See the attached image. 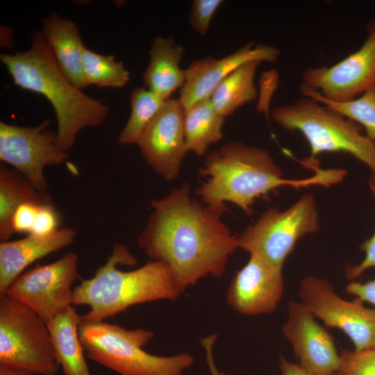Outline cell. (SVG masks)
<instances>
[{
	"label": "cell",
	"instance_id": "obj_12",
	"mask_svg": "<svg viewBox=\"0 0 375 375\" xmlns=\"http://www.w3.org/2000/svg\"><path fill=\"white\" fill-rule=\"evenodd\" d=\"M355 52L331 67H310L301 74V84L327 100L345 102L375 88V22Z\"/></svg>",
	"mask_w": 375,
	"mask_h": 375
},
{
	"label": "cell",
	"instance_id": "obj_3",
	"mask_svg": "<svg viewBox=\"0 0 375 375\" xmlns=\"http://www.w3.org/2000/svg\"><path fill=\"white\" fill-rule=\"evenodd\" d=\"M13 83L43 95L52 105L57 120V140L67 151L85 127H96L106 119L109 107L77 88L58 65L42 30L31 35V47L14 54H1Z\"/></svg>",
	"mask_w": 375,
	"mask_h": 375
},
{
	"label": "cell",
	"instance_id": "obj_18",
	"mask_svg": "<svg viewBox=\"0 0 375 375\" xmlns=\"http://www.w3.org/2000/svg\"><path fill=\"white\" fill-rule=\"evenodd\" d=\"M42 22V31L61 70L77 88H86L82 66L85 47L78 26L55 12Z\"/></svg>",
	"mask_w": 375,
	"mask_h": 375
},
{
	"label": "cell",
	"instance_id": "obj_9",
	"mask_svg": "<svg viewBox=\"0 0 375 375\" xmlns=\"http://www.w3.org/2000/svg\"><path fill=\"white\" fill-rule=\"evenodd\" d=\"M78 260V255L69 251L53 262L38 264L20 274L6 294L30 308L48 323L72 306V285L81 279Z\"/></svg>",
	"mask_w": 375,
	"mask_h": 375
},
{
	"label": "cell",
	"instance_id": "obj_6",
	"mask_svg": "<svg viewBox=\"0 0 375 375\" xmlns=\"http://www.w3.org/2000/svg\"><path fill=\"white\" fill-rule=\"evenodd\" d=\"M271 116L283 128L303 135L311 159L324 152H346L367 165L375 178V142L356 122L306 97L274 107Z\"/></svg>",
	"mask_w": 375,
	"mask_h": 375
},
{
	"label": "cell",
	"instance_id": "obj_30",
	"mask_svg": "<svg viewBox=\"0 0 375 375\" xmlns=\"http://www.w3.org/2000/svg\"><path fill=\"white\" fill-rule=\"evenodd\" d=\"M58 215L53 205L40 206L30 234L47 235L57 231Z\"/></svg>",
	"mask_w": 375,
	"mask_h": 375
},
{
	"label": "cell",
	"instance_id": "obj_10",
	"mask_svg": "<svg viewBox=\"0 0 375 375\" xmlns=\"http://www.w3.org/2000/svg\"><path fill=\"white\" fill-rule=\"evenodd\" d=\"M299 295L315 318L344 332L355 351L375 349V308H367L356 299L345 300L328 280L312 276L301 280Z\"/></svg>",
	"mask_w": 375,
	"mask_h": 375
},
{
	"label": "cell",
	"instance_id": "obj_25",
	"mask_svg": "<svg viewBox=\"0 0 375 375\" xmlns=\"http://www.w3.org/2000/svg\"><path fill=\"white\" fill-rule=\"evenodd\" d=\"M299 88L303 97L312 98L362 126L366 131V135L375 142V88L358 98L345 102L327 100L303 84H300Z\"/></svg>",
	"mask_w": 375,
	"mask_h": 375
},
{
	"label": "cell",
	"instance_id": "obj_8",
	"mask_svg": "<svg viewBox=\"0 0 375 375\" xmlns=\"http://www.w3.org/2000/svg\"><path fill=\"white\" fill-rule=\"evenodd\" d=\"M319 229V215L312 194H306L288 209L269 208L237 235L238 248L283 269L297 242Z\"/></svg>",
	"mask_w": 375,
	"mask_h": 375
},
{
	"label": "cell",
	"instance_id": "obj_17",
	"mask_svg": "<svg viewBox=\"0 0 375 375\" xmlns=\"http://www.w3.org/2000/svg\"><path fill=\"white\" fill-rule=\"evenodd\" d=\"M76 231L70 227L47 235L28 234L26 238L0 243V296L5 295L13 281L29 265L70 245Z\"/></svg>",
	"mask_w": 375,
	"mask_h": 375
},
{
	"label": "cell",
	"instance_id": "obj_21",
	"mask_svg": "<svg viewBox=\"0 0 375 375\" xmlns=\"http://www.w3.org/2000/svg\"><path fill=\"white\" fill-rule=\"evenodd\" d=\"M26 203L53 205L47 192L35 189L17 170L0 165V240L6 242L15 233L12 217L16 210Z\"/></svg>",
	"mask_w": 375,
	"mask_h": 375
},
{
	"label": "cell",
	"instance_id": "obj_27",
	"mask_svg": "<svg viewBox=\"0 0 375 375\" xmlns=\"http://www.w3.org/2000/svg\"><path fill=\"white\" fill-rule=\"evenodd\" d=\"M340 375H375V349L362 351L342 350Z\"/></svg>",
	"mask_w": 375,
	"mask_h": 375
},
{
	"label": "cell",
	"instance_id": "obj_31",
	"mask_svg": "<svg viewBox=\"0 0 375 375\" xmlns=\"http://www.w3.org/2000/svg\"><path fill=\"white\" fill-rule=\"evenodd\" d=\"M40 206L42 205L26 203L16 210L12 217V228L15 233H31Z\"/></svg>",
	"mask_w": 375,
	"mask_h": 375
},
{
	"label": "cell",
	"instance_id": "obj_32",
	"mask_svg": "<svg viewBox=\"0 0 375 375\" xmlns=\"http://www.w3.org/2000/svg\"><path fill=\"white\" fill-rule=\"evenodd\" d=\"M345 291L362 303H369L375 308V278L365 283L352 281L346 285Z\"/></svg>",
	"mask_w": 375,
	"mask_h": 375
},
{
	"label": "cell",
	"instance_id": "obj_7",
	"mask_svg": "<svg viewBox=\"0 0 375 375\" xmlns=\"http://www.w3.org/2000/svg\"><path fill=\"white\" fill-rule=\"evenodd\" d=\"M0 365L37 375H57L60 368L47 322L6 294L0 296Z\"/></svg>",
	"mask_w": 375,
	"mask_h": 375
},
{
	"label": "cell",
	"instance_id": "obj_4",
	"mask_svg": "<svg viewBox=\"0 0 375 375\" xmlns=\"http://www.w3.org/2000/svg\"><path fill=\"white\" fill-rule=\"evenodd\" d=\"M137 260L126 246L115 244L112 253L89 279L74 288L72 306L85 305L89 311L83 318L103 321L129 307L158 300H176L178 290L169 267L151 260L131 271L117 269V265H134Z\"/></svg>",
	"mask_w": 375,
	"mask_h": 375
},
{
	"label": "cell",
	"instance_id": "obj_13",
	"mask_svg": "<svg viewBox=\"0 0 375 375\" xmlns=\"http://www.w3.org/2000/svg\"><path fill=\"white\" fill-rule=\"evenodd\" d=\"M183 123L181 101L169 99L147 125L138 143L147 162L168 182L178 177L188 152Z\"/></svg>",
	"mask_w": 375,
	"mask_h": 375
},
{
	"label": "cell",
	"instance_id": "obj_19",
	"mask_svg": "<svg viewBox=\"0 0 375 375\" xmlns=\"http://www.w3.org/2000/svg\"><path fill=\"white\" fill-rule=\"evenodd\" d=\"M184 48L176 44L172 37L156 36L150 50V62L142 75L147 90L164 100L182 88L185 82V71L179 62L184 54Z\"/></svg>",
	"mask_w": 375,
	"mask_h": 375
},
{
	"label": "cell",
	"instance_id": "obj_26",
	"mask_svg": "<svg viewBox=\"0 0 375 375\" xmlns=\"http://www.w3.org/2000/svg\"><path fill=\"white\" fill-rule=\"evenodd\" d=\"M83 73L86 86L121 88L130 81V74L122 61L113 56H103L85 48L82 59Z\"/></svg>",
	"mask_w": 375,
	"mask_h": 375
},
{
	"label": "cell",
	"instance_id": "obj_37",
	"mask_svg": "<svg viewBox=\"0 0 375 375\" xmlns=\"http://www.w3.org/2000/svg\"><path fill=\"white\" fill-rule=\"evenodd\" d=\"M328 375H340V374L337 372H334Z\"/></svg>",
	"mask_w": 375,
	"mask_h": 375
},
{
	"label": "cell",
	"instance_id": "obj_16",
	"mask_svg": "<svg viewBox=\"0 0 375 375\" xmlns=\"http://www.w3.org/2000/svg\"><path fill=\"white\" fill-rule=\"evenodd\" d=\"M280 56L275 47L250 42L222 58L207 56L194 60L185 69V82L180 90L184 110L194 103L210 98L214 90L226 76L243 64L255 60L274 62Z\"/></svg>",
	"mask_w": 375,
	"mask_h": 375
},
{
	"label": "cell",
	"instance_id": "obj_35",
	"mask_svg": "<svg viewBox=\"0 0 375 375\" xmlns=\"http://www.w3.org/2000/svg\"><path fill=\"white\" fill-rule=\"evenodd\" d=\"M0 375H37V374L28 370L0 365Z\"/></svg>",
	"mask_w": 375,
	"mask_h": 375
},
{
	"label": "cell",
	"instance_id": "obj_11",
	"mask_svg": "<svg viewBox=\"0 0 375 375\" xmlns=\"http://www.w3.org/2000/svg\"><path fill=\"white\" fill-rule=\"evenodd\" d=\"M49 119L35 127L0 122V159L13 166L38 191L48 188L44 169L69 158L58 144L57 134L48 128Z\"/></svg>",
	"mask_w": 375,
	"mask_h": 375
},
{
	"label": "cell",
	"instance_id": "obj_15",
	"mask_svg": "<svg viewBox=\"0 0 375 375\" xmlns=\"http://www.w3.org/2000/svg\"><path fill=\"white\" fill-rule=\"evenodd\" d=\"M283 292L282 269L250 255L247 264L232 278L226 301L241 315L258 316L274 312Z\"/></svg>",
	"mask_w": 375,
	"mask_h": 375
},
{
	"label": "cell",
	"instance_id": "obj_24",
	"mask_svg": "<svg viewBox=\"0 0 375 375\" xmlns=\"http://www.w3.org/2000/svg\"><path fill=\"white\" fill-rule=\"evenodd\" d=\"M166 100L144 88H135L130 94L131 113L118 136L121 144H135Z\"/></svg>",
	"mask_w": 375,
	"mask_h": 375
},
{
	"label": "cell",
	"instance_id": "obj_22",
	"mask_svg": "<svg viewBox=\"0 0 375 375\" xmlns=\"http://www.w3.org/2000/svg\"><path fill=\"white\" fill-rule=\"evenodd\" d=\"M224 117L215 110L210 98L200 100L184 110V133L188 151L198 156L222 138Z\"/></svg>",
	"mask_w": 375,
	"mask_h": 375
},
{
	"label": "cell",
	"instance_id": "obj_2",
	"mask_svg": "<svg viewBox=\"0 0 375 375\" xmlns=\"http://www.w3.org/2000/svg\"><path fill=\"white\" fill-rule=\"evenodd\" d=\"M199 174L203 181L196 193L203 204L225 212L230 202L249 215L258 199L281 186L329 185L345 172L321 170L311 178L287 179L267 149L231 141L206 155Z\"/></svg>",
	"mask_w": 375,
	"mask_h": 375
},
{
	"label": "cell",
	"instance_id": "obj_23",
	"mask_svg": "<svg viewBox=\"0 0 375 375\" xmlns=\"http://www.w3.org/2000/svg\"><path fill=\"white\" fill-rule=\"evenodd\" d=\"M259 60L249 61L238 67L220 82L210 99L215 111L224 117L232 115L240 107L257 98L254 78Z\"/></svg>",
	"mask_w": 375,
	"mask_h": 375
},
{
	"label": "cell",
	"instance_id": "obj_14",
	"mask_svg": "<svg viewBox=\"0 0 375 375\" xmlns=\"http://www.w3.org/2000/svg\"><path fill=\"white\" fill-rule=\"evenodd\" d=\"M299 365L312 375L337 372L340 364L333 337L319 324L301 301L290 300L287 319L282 326Z\"/></svg>",
	"mask_w": 375,
	"mask_h": 375
},
{
	"label": "cell",
	"instance_id": "obj_34",
	"mask_svg": "<svg viewBox=\"0 0 375 375\" xmlns=\"http://www.w3.org/2000/svg\"><path fill=\"white\" fill-rule=\"evenodd\" d=\"M279 367L282 375H312L299 364L291 362L280 356Z\"/></svg>",
	"mask_w": 375,
	"mask_h": 375
},
{
	"label": "cell",
	"instance_id": "obj_36",
	"mask_svg": "<svg viewBox=\"0 0 375 375\" xmlns=\"http://www.w3.org/2000/svg\"><path fill=\"white\" fill-rule=\"evenodd\" d=\"M1 34L6 36V40L3 44V47H10V44H12V30L6 26H1ZM2 45V44H1Z\"/></svg>",
	"mask_w": 375,
	"mask_h": 375
},
{
	"label": "cell",
	"instance_id": "obj_20",
	"mask_svg": "<svg viewBox=\"0 0 375 375\" xmlns=\"http://www.w3.org/2000/svg\"><path fill=\"white\" fill-rule=\"evenodd\" d=\"M82 319L70 306L47 323L57 362L65 375H92L78 336Z\"/></svg>",
	"mask_w": 375,
	"mask_h": 375
},
{
	"label": "cell",
	"instance_id": "obj_5",
	"mask_svg": "<svg viewBox=\"0 0 375 375\" xmlns=\"http://www.w3.org/2000/svg\"><path fill=\"white\" fill-rule=\"evenodd\" d=\"M154 335L144 328L127 330L116 324L83 318L78 327L86 356L120 375H182L193 365V356L186 352L170 356L146 352L143 347Z\"/></svg>",
	"mask_w": 375,
	"mask_h": 375
},
{
	"label": "cell",
	"instance_id": "obj_38",
	"mask_svg": "<svg viewBox=\"0 0 375 375\" xmlns=\"http://www.w3.org/2000/svg\"></svg>",
	"mask_w": 375,
	"mask_h": 375
},
{
	"label": "cell",
	"instance_id": "obj_33",
	"mask_svg": "<svg viewBox=\"0 0 375 375\" xmlns=\"http://www.w3.org/2000/svg\"><path fill=\"white\" fill-rule=\"evenodd\" d=\"M218 334L214 333L200 340V343L206 352V359L208 370L210 375H226L224 372H220L216 367L212 356V348Z\"/></svg>",
	"mask_w": 375,
	"mask_h": 375
},
{
	"label": "cell",
	"instance_id": "obj_1",
	"mask_svg": "<svg viewBox=\"0 0 375 375\" xmlns=\"http://www.w3.org/2000/svg\"><path fill=\"white\" fill-rule=\"evenodd\" d=\"M151 203L153 212L137 242L169 267L178 290L209 275L222 277L238 248L237 235L222 219L224 212L193 198L188 183Z\"/></svg>",
	"mask_w": 375,
	"mask_h": 375
},
{
	"label": "cell",
	"instance_id": "obj_29",
	"mask_svg": "<svg viewBox=\"0 0 375 375\" xmlns=\"http://www.w3.org/2000/svg\"><path fill=\"white\" fill-rule=\"evenodd\" d=\"M369 186L375 199V178L373 176L369 181ZM360 249L365 252V258L360 263L346 267L344 274L348 280H353L366 270L375 268V232L361 244Z\"/></svg>",
	"mask_w": 375,
	"mask_h": 375
},
{
	"label": "cell",
	"instance_id": "obj_28",
	"mask_svg": "<svg viewBox=\"0 0 375 375\" xmlns=\"http://www.w3.org/2000/svg\"><path fill=\"white\" fill-rule=\"evenodd\" d=\"M222 0H194L190 15V22L193 29L204 35L208 31L210 21L222 5Z\"/></svg>",
	"mask_w": 375,
	"mask_h": 375
}]
</instances>
